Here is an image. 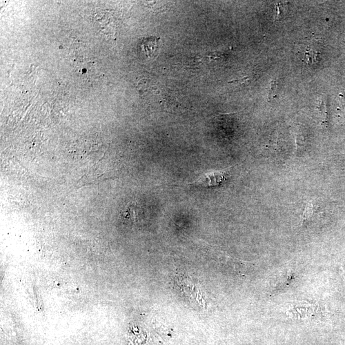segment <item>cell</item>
Listing matches in <instances>:
<instances>
[{
  "label": "cell",
  "instance_id": "1",
  "mask_svg": "<svg viewBox=\"0 0 345 345\" xmlns=\"http://www.w3.org/2000/svg\"><path fill=\"white\" fill-rule=\"evenodd\" d=\"M140 92L148 101L158 107H167L174 101L168 89L158 82L145 80L140 84Z\"/></svg>",
  "mask_w": 345,
  "mask_h": 345
},
{
  "label": "cell",
  "instance_id": "2",
  "mask_svg": "<svg viewBox=\"0 0 345 345\" xmlns=\"http://www.w3.org/2000/svg\"><path fill=\"white\" fill-rule=\"evenodd\" d=\"M226 171H213L200 176L196 181L191 184L203 187H213L219 186L223 182L226 177Z\"/></svg>",
  "mask_w": 345,
  "mask_h": 345
},
{
  "label": "cell",
  "instance_id": "3",
  "mask_svg": "<svg viewBox=\"0 0 345 345\" xmlns=\"http://www.w3.org/2000/svg\"><path fill=\"white\" fill-rule=\"evenodd\" d=\"M315 209H314L313 204L311 202H309L308 206L306 207L304 212L303 217H302V224L307 225L311 221Z\"/></svg>",
  "mask_w": 345,
  "mask_h": 345
},
{
  "label": "cell",
  "instance_id": "4",
  "mask_svg": "<svg viewBox=\"0 0 345 345\" xmlns=\"http://www.w3.org/2000/svg\"><path fill=\"white\" fill-rule=\"evenodd\" d=\"M293 279V276L292 274H288L286 276H283L281 278H279L278 279L277 284V290H280V289H282L285 288L287 285L291 283V281Z\"/></svg>",
  "mask_w": 345,
  "mask_h": 345
},
{
  "label": "cell",
  "instance_id": "5",
  "mask_svg": "<svg viewBox=\"0 0 345 345\" xmlns=\"http://www.w3.org/2000/svg\"><path fill=\"white\" fill-rule=\"evenodd\" d=\"M277 84L275 81H272L271 83L270 90L268 93V100H270L275 95L276 90H277Z\"/></svg>",
  "mask_w": 345,
  "mask_h": 345
}]
</instances>
